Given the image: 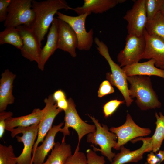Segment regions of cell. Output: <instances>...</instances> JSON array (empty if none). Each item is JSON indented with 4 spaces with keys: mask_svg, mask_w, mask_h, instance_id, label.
Segmentation results:
<instances>
[{
    "mask_svg": "<svg viewBox=\"0 0 164 164\" xmlns=\"http://www.w3.org/2000/svg\"><path fill=\"white\" fill-rule=\"evenodd\" d=\"M32 8L36 14L34 23L31 28L35 34L39 46L49 30L54 17L59 10H71L64 0H46L37 1L32 0Z\"/></svg>",
    "mask_w": 164,
    "mask_h": 164,
    "instance_id": "1",
    "label": "cell"
},
{
    "mask_svg": "<svg viewBox=\"0 0 164 164\" xmlns=\"http://www.w3.org/2000/svg\"><path fill=\"white\" fill-rule=\"evenodd\" d=\"M130 84L129 93L132 99L135 97L138 107L142 110L159 108L161 103L153 90L149 77L135 75L127 76Z\"/></svg>",
    "mask_w": 164,
    "mask_h": 164,
    "instance_id": "2",
    "label": "cell"
},
{
    "mask_svg": "<svg viewBox=\"0 0 164 164\" xmlns=\"http://www.w3.org/2000/svg\"><path fill=\"white\" fill-rule=\"evenodd\" d=\"M94 41L99 53L106 60L111 68V73H107V79L111 85L115 86L119 90L125 99L126 106L129 107L134 100L129 94L127 76L122 68L111 58L107 45L97 37L95 38Z\"/></svg>",
    "mask_w": 164,
    "mask_h": 164,
    "instance_id": "3",
    "label": "cell"
},
{
    "mask_svg": "<svg viewBox=\"0 0 164 164\" xmlns=\"http://www.w3.org/2000/svg\"><path fill=\"white\" fill-rule=\"evenodd\" d=\"M89 116L95 125L96 130L87 135V141L88 143L99 146L100 149L96 148L93 145H91L93 151H100L111 162L116 155L115 153L112 151V149L116 145L117 137L115 134L109 131L106 125H101L97 119L94 117Z\"/></svg>",
    "mask_w": 164,
    "mask_h": 164,
    "instance_id": "4",
    "label": "cell"
},
{
    "mask_svg": "<svg viewBox=\"0 0 164 164\" xmlns=\"http://www.w3.org/2000/svg\"><path fill=\"white\" fill-rule=\"evenodd\" d=\"M32 0H11L4 26L6 28H16L24 26L31 28L36 19L32 8Z\"/></svg>",
    "mask_w": 164,
    "mask_h": 164,
    "instance_id": "5",
    "label": "cell"
},
{
    "mask_svg": "<svg viewBox=\"0 0 164 164\" xmlns=\"http://www.w3.org/2000/svg\"><path fill=\"white\" fill-rule=\"evenodd\" d=\"M68 107L65 110L64 126L62 128L60 132L63 135V138L66 135H69L70 132L69 128H72L77 134L78 142L75 152L79 150L80 141L82 138L87 134L93 133L96 130L94 125L90 124L83 121L79 115L76 109V105L73 100L69 98L67 100Z\"/></svg>",
    "mask_w": 164,
    "mask_h": 164,
    "instance_id": "6",
    "label": "cell"
},
{
    "mask_svg": "<svg viewBox=\"0 0 164 164\" xmlns=\"http://www.w3.org/2000/svg\"><path fill=\"white\" fill-rule=\"evenodd\" d=\"M91 13L88 12L77 16L66 15L57 11V18L66 22L72 28L77 36L78 40L77 48L81 50H90L93 43V29L87 32L85 27L86 20Z\"/></svg>",
    "mask_w": 164,
    "mask_h": 164,
    "instance_id": "7",
    "label": "cell"
},
{
    "mask_svg": "<svg viewBox=\"0 0 164 164\" xmlns=\"http://www.w3.org/2000/svg\"><path fill=\"white\" fill-rule=\"evenodd\" d=\"M39 124L26 127H19L8 131L11 132L12 138L15 136L17 141L23 143L24 148L21 154L17 157V164H32L33 149L38 136Z\"/></svg>",
    "mask_w": 164,
    "mask_h": 164,
    "instance_id": "8",
    "label": "cell"
},
{
    "mask_svg": "<svg viewBox=\"0 0 164 164\" xmlns=\"http://www.w3.org/2000/svg\"><path fill=\"white\" fill-rule=\"evenodd\" d=\"M145 47L143 35L138 36L128 34L125 45L117 56V60L121 67L138 63L141 60Z\"/></svg>",
    "mask_w": 164,
    "mask_h": 164,
    "instance_id": "9",
    "label": "cell"
},
{
    "mask_svg": "<svg viewBox=\"0 0 164 164\" xmlns=\"http://www.w3.org/2000/svg\"><path fill=\"white\" fill-rule=\"evenodd\" d=\"M109 130L117 137V144L114 148L117 150H120L121 147L128 142L148 135L151 132L150 128H142L137 125L129 113L127 114L125 122L123 124L118 127H112Z\"/></svg>",
    "mask_w": 164,
    "mask_h": 164,
    "instance_id": "10",
    "label": "cell"
},
{
    "mask_svg": "<svg viewBox=\"0 0 164 164\" xmlns=\"http://www.w3.org/2000/svg\"><path fill=\"white\" fill-rule=\"evenodd\" d=\"M145 0L134 1L132 8L128 10L123 19L127 21L128 34L143 35L147 22L145 6Z\"/></svg>",
    "mask_w": 164,
    "mask_h": 164,
    "instance_id": "11",
    "label": "cell"
},
{
    "mask_svg": "<svg viewBox=\"0 0 164 164\" xmlns=\"http://www.w3.org/2000/svg\"><path fill=\"white\" fill-rule=\"evenodd\" d=\"M133 142L138 141L143 142L142 146L138 149L130 151L129 149L122 146L120 152L116 154L111 164H125L131 162L136 163L142 160L143 154L146 152L152 151V144L151 137H139L132 140Z\"/></svg>",
    "mask_w": 164,
    "mask_h": 164,
    "instance_id": "12",
    "label": "cell"
},
{
    "mask_svg": "<svg viewBox=\"0 0 164 164\" xmlns=\"http://www.w3.org/2000/svg\"><path fill=\"white\" fill-rule=\"evenodd\" d=\"M22 37L23 46L20 50L22 56L31 61H39L41 47L39 46L37 38L31 28L24 26L16 27Z\"/></svg>",
    "mask_w": 164,
    "mask_h": 164,
    "instance_id": "13",
    "label": "cell"
},
{
    "mask_svg": "<svg viewBox=\"0 0 164 164\" xmlns=\"http://www.w3.org/2000/svg\"><path fill=\"white\" fill-rule=\"evenodd\" d=\"M143 35L145 39V47L141 60L154 59L155 66L161 69L164 66V39L149 34L145 29Z\"/></svg>",
    "mask_w": 164,
    "mask_h": 164,
    "instance_id": "14",
    "label": "cell"
},
{
    "mask_svg": "<svg viewBox=\"0 0 164 164\" xmlns=\"http://www.w3.org/2000/svg\"><path fill=\"white\" fill-rule=\"evenodd\" d=\"M48 104V108L39 124L38 136L33 146V155L39 143L42 142L47 133L51 128L53 121L59 113L63 110L58 108L53 94L45 98Z\"/></svg>",
    "mask_w": 164,
    "mask_h": 164,
    "instance_id": "15",
    "label": "cell"
},
{
    "mask_svg": "<svg viewBox=\"0 0 164 164\" xmlns=\"http://www.w3.org/2000/svg\"><path fill=\"white\" fill-rule=\"evenodd\" d=\"M58 19V49L68 53L72 57H75L78 45L76 34L70 25Z\"/></svg>",
    "mask_w": 164,
    "mask_h": 164,
    "instance_id": "16",
    "label": "cell"
},
{
    "mask_svg": "<svg viewBox=\"0 0 164 164\" xmlns=\"http://www.w3.org/2000/svg\"><path fill=\"white\" fill-rule=\"evenodd\" d=\"M58 19L54 17L49 29L46 43L41 52L38 67L43 71L45 64L49 58L58 49Z\"/></svg>",
    "mask_w": 164,
    "mask_h": 164,
    "instance_id": "17",
    "label": "cell"
},
{
    "mask_svg": "<svg viewBox=\"0 0 164 164\" xmlns=\"http://www.w3.org/2000/svg\"><path fill=\"white\" fill-rule=\"evenodd\" d=\"M44 102L45 106L42 109L35 108L29 114L16 117H12L6 119L5 129L8 131L16 127H26L39 124L48 107L47 101L44 99Z\"/></svg>",
    "mask_w": 164,
    "mask_h": 164,
    "instance_id": "18",
    "label": "cell"
},
{
    "mask_svg": "<svg viewBox=\"0 0 164 164\" xmlns=\"http://www.w3.org/2000/svg\"><path fill=\"white\" fill-rule=\"evenodd\" d=\"M0 80V112L5 111L8 105L13 104L15 98L12 94L13 83L16 77L7 69L1 74Z\"/></svg>",
    "mask_w": 164,
    "mask_h": 164,
    "instance_id": "19",
    "label": "cell"
},
{
    "mask_svg": "<svg viewBox=\"0 0 164 164\" xmlns=\"http://www.w3.org/2000/svg\"><path fill=\"white\" fill-rule=\"evenodd\" d=\"M64 124L61 122L54 125L49 131L42 144L36 148L32 156V164H43L50 151L52 150L55 143L54 139L57 133L60 132Z\"/></svg>",
    "mask_w": 164,
    "mask_h": 164,
    "instance_id": "20",
    "label": "cell"
},
{
    "mask_svg": "<svg viewBox=\"0 0 164 164\" xmlns=\"http://www.w3.org/2000/svg\"><path fill=\"white\" fill-rule=\"evenodd\" d=\"M155 63V60L151 59L147 61L123 67L122 69L127 76H155L164 79V69L158 68Z\"/></svg>",
    "mask_w": 164,
    "mask_h": 164,
    "instance_id": "21",
    "label": "cell"
},
{
    "mask_svg": "<svg viewBox=\"0 0 164 164\" xmlns=\"http://www.w3.org/2000/svg\"><path fill=\"white\" fill-rule=\"evenodd\" d=\"M125 0H84L83 5L72 8L78 15L89 12L102 14L115 7L119 3L125 2Z\"/></svg>",
    "mask_w": 164,
    "mask_h": 164,
    "instance_id": "22",
    "label": "cell"
},
{
    "mask_svg": "<svg viewBox=\"0 0 164 164\" xmlns=\"http://www.w3.org/2000/svg\"><path fill=\"white\" fill-rule=\"evenodd\" d=\"M72 155L70 144H66L65 139L61 142H55L50 155L43 164H64L67 158Z\"/></svg>",
    "mask_w": 164,
    "mask_h": 164,
    "instance_id": "23",
    "label": "cell"
},
{
    "mask_svg": "<svg viewBox=\"0 0 164 164\" xmlns=\"http://www.w3.org/2000/svg\"><path fill=\"white\" fill-rule=\"evenodd\" d=\"M9 44L22 49L23 44L20 32L17 28H6L0 32V44Z\"/></svg>",
    "mask_w": 164,
    "mask_h": 164,
    "instance_id": "24",
    "label": "cell"
},
{
    "mask_svg": "<svg viewBox=\"0 0 164 164\" xmlns=\"http://www.w3.org/2000/svg\"><path fill=\"white\" fill-rule=\"evenodd\" d=\"M155 116L156 119L155 122L156 127L155 132L151 138L152 151L156 153L159 150L164 139V115L161 112L159 113V115L155 112Z\"/></svg>",
    "mask_w": 164,
    "mask_h": 164,
    "instance_id": "25",
    "label": "cell"
},
{
    "mask_svg": "<svg viewBox=\"0 0 164 164\" xmlns=\"http://www.w3.org/2000/svg\"><path fill=\"white\" fill-rule=\"evenodd\" d=\"M145 29L149 34L164 39V17L160 11L151 20L147 21Z\"/></svg>",
    "mask_w": 164,
    "mask_h": 164,
    "instance_id": "26",
    "label": "cell"
},
{
    "mask_svg": "<svg viewBox=\"0 0 164 164\" xmlns=\"http://www.w3.org/2000/svg\"><path fill=\"white\" fill-rule=\"evenodd\" d=\"M17 157L15 155L13 146L0 144V164H17Z\"/></svg>",
    "mask_w": 164,
    "mask_h": 164,
    "instance_id": "27",
    "label": "cell"
},
{
    "mask_svg": "<svg viewBox=\"0 0 164 164\" xmlns=\"http://www.w3.org/2000/svg\"><path fill=\"white\" fill-rule=\"evenodd\" d=\"M164 3V0H145L147 21L151 20L160 11Z\"/></svg>",
    "mask_w": 164,
    "mask_h": 164,
    "instance_id": "28",
    "label": "cell"
},
{
    "mask_svg": "<svg viewBox=\"0 0 164 164\" xmlns=\"http://www.w3.org/2000/svg\"><path fill=\"white\" fill-rule=\"evenodd\" d=\"M125 102V100L120 101L117 99L111 100L107 102L103 107V113L105 117L111 115L118 107Z\"/></svg>",
    "mask_w": 164,
    "mask_h": 164,
    "instance_id": "29",
    "label": "cell"
},
{
    "mask_svg": "<svg viewBox=\"0 0 164 164\" xmlns=\"http://www.w3.org/2000/svg\"><path fill=\"white\" fill-rule=\"evenodd\" d=\"M64 164H87L86 156L83 152H75L67 158Z\"/></svg>",
    "mask_w": 164,
    "mask_h": 164,
    "instance_id": "30",
    "label": "cell"
},
{
    "mask_svg": "<svg viewBox=\"0 0 164 164\" xmlns=\"http://www.w3.org/2000/svg\"><path fill=\"white\" fill-rule=\"evenodd\" d=\"M87 164H105V161L103 156H99L93 150L88 149L86 151Z\"/></svg>",
    "mask_w": 164,
    "mask_h": 164,
    "instance_id": "31",
    "label": "cell"
},
{
    "mask_svg": "<svg viewBox=\"0 0 164 164\" xmlns=\"http://www.w3.org/2000/svg\"><path fill=\"white\" fill-rule=\"evenodd\" d=\"M114 89L108 80L103 81L100 84L98 91V96L101 98L114 92Z\"/></svg>",
    "mask_w": 164,
    "mask_h": 164,
    "instance_id": "32",
    "label": "cell"
},
{
    "mask_svg": "<svg viewBox=\"0 0 164 164\" xmlns=\"http://www.w3.org/2000/svg\"><path fill=\"white\" fill-rule=\"evenodd\" d=\"M12 112L3 111L0 112V138H2L5 129V121L8 118L12 117Z\"/></svg>",
    "mask_w": 164,
    "mask_h": 164,
    "instance_id": "33",
    "label": "cell"
},
{
    "mask_svg": "<svg viewBox=\"0 0 164 164\" xmlns=\"http://www.w3.org/2000/svg\"><path fill=\"white\" fill-rule=\"evenodd\" d=\"M11 0H0V22H5L7 17L9 6Z\"/></svg>",
    "mask_w": 164,
    "mask_h": 164,
    "instance_id": "34",
    "label": "cell"
},
{
    "mask_svg": "<svg viewBox=\"0 0 164 164\" xmlns=\"http://www.w3.org/2000/svg\"><path fill=\"white\" fill-rule=\"evenodd\" d=\"M151 152L147 155V161L144 164H160L163 160L157 154Z\"/></svg>",
    "mask_w": 164,
    "mask_h": 164,
    "instance_id": "35",
    "label": "cell"
},
{
    "mask_svg": "<svg viewBox=\"0 0 164 164\" xmlns=\"http://www.w3.org/2000/svg\"><path fill=\"white\" fill-rule=\"evenodd\" d=\"M56 103L58 108L63 111H65L68 107L67 100L66 98L58 101Z\"/></svg>",
    "mask_w": 164,
    "mask_h": 164,
    "instance_id": "36",
    "label": "cell"
},
{
    "mask_svg": "<svg viewBox=\"0 0 164 164\" xmlns=\"http://www.w3.org/2000/svg\"><path fill=\"white\" fill-rule=\"evenodd\" d=\"M53 95V99L56 102L66 98L65 93L61 90L56 91Z\"/></svg>",
    "mask_w": 164,
    "mask_h": 164,
    "instance_id": "37",
    "label": "cell"
},
{
    "mask_svg": "<svg viewBox=\"0 0 164 164\" xmlns=\"http://www.w3.org/2000/svg\"><path fill=\"white\" fill-rule=\"evenodd\" d=\"M160 11L164 17V3L162 5Z\"/></svg>",
    "mask_w": 164,
    "mask_h": 164,
    "instance_id": "38",
    "label": "cell"
},
{
    "mask_svg": "<svg viewBox=\"0 0 164 164\" xmlns=\"http://www.w3.org/2000/svg\"><path fill=\"white\" fill-rule=\"evenodd\" d=\"M161 69H164V66Z\"/></svg>",
    "mask_w": 164,
    "mask_h": 164,
    "instance_id": "39",
    "label": "cell"
}]
</instances>
